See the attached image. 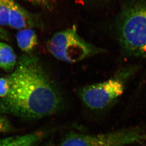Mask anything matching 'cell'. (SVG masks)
<instances>
[{
  "label": "cell",
  "mask_w": 146,
  "mask_h": 146,
  "mask_svg": "<svg viewBox=\"0 0 146 146\" xmlns=\"http://www.w3.org/2000/svg\"><path fill=\"white\" fill-rule=\"evenodd\" d=\"M7 78L10 90L0 99V112L38 119L56 113L63 106L60 91L35 55H23Z\"/></svg>",
  "instance_id": "6da1fadb"
},
{
  "label": "cell",
  "mask_w": 146,
  "mask_h": 146,
  "mask_svg": "<svg viewBox=\"0 0 146 146\" xmlns=\"http://www.w3.org/2000/svg\"><path fill=\"white\" fill-rule=\"evenodd\" d=\"M118 39L127 53L146 59V4L126 7L117 23Z\"/></svg>",
  "instance_id": "7a4b0ae2"
},
{
  "label": "cell",
  "mask_w": 146,
  "mask_h": 146,
  "mask_svg": "<svg viewBox=\"0 0 146 146\" xmlns=\"http://www.w3.org/2000/svg\"><path fill=\"white\" fill-rule=\"evenodd\" d=\"M48 49L56 59L74 63L94 55L103 53L104 48L89 43L77 32L76 26L58 31L48 41Z\"/></svg>",
  "instance_id": "3957f363"
},
{
  "label": "cell",
  "mask_w": 146,
  "mask_h": 146,
  "mask_svg": "<svg viewBox=\"0 0 146 146\" xmlns=\"http://www.w3.org/2000/svg\"><path fill=\"white\" fill-rule=\"evenodd\" d=\"M135 71L133 67L125 68L105 81L83 86L79 90L78 96L92 110L106 108L122 96L126 82Z\"/></svg>",
  "instance_id": "277c9868"
},
{
  "label": "cell",
  "mask_w": 146,
  "mask_h": 146,
  "mask_svg": "<svg viewBox=\"0 0 146 146\" xmlns=\"http://www.w3.org/2000/svg\"><path fill=\"white\" fill-rule=\"evenodd\" d=\"M144 141L145 131L131 128L98 134L70 132L63 139L60 146H126Z\"/></svg>",
  "instance_id": "5b68a950"
},
{
  "label": "cell",
  "mask_w": 146,
  "mask_h": 146,
  "mask_svg": "<svg viewBox=\"0 0 146 146\" xmlns=\"http://www.w3.org/2000/svg\"><path fill=\"white\" fill-rule=\"evenodd\" d=\"M8 4L9 25L11 28L20 30L34 28H44L43 21L39 14L29 13L15 0H8Z\"/></svg>",
  "instance_id": "8992f818"
},
{
  "label": "cell",
  "mask_w": 146,
  "mask_h": 146,
  "mask_svg": "<svg viewBox=\"0 0 146 146\" xmlns=\"http://www.w3.org/2000/svg\"><path fill=\"white\" fill-rule=\"evenodd\" d=\"M51 131H38L25 135L0 139V146H35L48 137Z\"/></svg>",
  "instance_id": "52a82bcc"
},
{
  "label": "cell",
  "mask_w": 146,
  "mask_h": 146,
  "mask_svg": "<svg viewBox=\"0 0 146 146\" xmlns=\"http://www.w3.org/2000/svg\"><path fill=\"white\" fill-rule=\"evenodd\" d=\"M19 48L27 54H30L38 44V36L33 29L20 30L16 34Z\"/></svg>",
  "instance_id": "ba28073f"
},
{
  "label": "cell",
  "mask_w": 146,
  "mask_h": 146,
  "mask_svg": "<svg viewBox=\"0 0 146 146\" xmlns=\"http://www.w3.org/2000/svg\"><path fill=\"white\" fill-rule=\"evenodd\" d=\"M16 56L11 46L0 41V68L6 72H11L17 64Z\"/></svg>",
  "instance_id": "9c48e42d"
},
{
  "label": "cell",
  "mask_w": 146,
  "mask_h": 146,
  "mask_svg": "<svg viewBox=\"0 0 146 146\" xmlns=\"http://www.w3.org/2000/svg\"><path fill=\"white\" fill-rule=\"evenodd\" d=\"M9 11L8 0H0V26L9 25Z\"/></svg>",
  "instance_id": "30bf717a"
},
{
  "label": "cell",
  "mask_w": 146,
  "mask_h": 146,
  "mask_svg": "<svg viewBox=\"0 0 146 146\" xmlns=\"http://www.w3.org/2000/svg\"><path fill=\"white\" fill-rule=\"evenodd\" d=\"M34 5L37 6L43 9L51 10L53 9L55 0H26Z\"/></svg>",
  "instance_id": "8fae6325"
},
{
  "label": "cell",
  "mask_w": 146,
  "mask_h": 146,
  "mask_svg": "<svg viewBox=\"0 0 146 146\" xmlns=\"http://www.w3.org/2000/svg\"><path fill=\"white\" fill-rule=\"evenodd\" d=\"M10 90L9 81L6 78H0V97L4 98L7 96Z\"/></svg>",
  "instance_id": "7c38bea8"
},
{
  "label": "cell",
  "mask_w": 146,
  "mask_h": 146,
  "mask_svg": "<svg viewBox=\"0 0 146 146\" xmlns=\"http://www.w3.org/2000/svg\"><path fill=\"white\" fill-rule=\"evenodd\" d=\"M11 129L8 121L3 117L0 116V132H7Z\"/></svg>",
  "instance_id": "4fadbf2b"
},
{
  "label": "cell",
  "mask_w": 146,
  "mask_h": 146,
  "mask_svg": "<svg viewBox=\"0 0 146 146\" xmlns=\"http://www.w3.org/2000/svg\"><path fill=\"white\" fill-rule=\"evenodd\" d=\"M84 1V2H100V1H105L106 0H81Z\"/></svg>",
  "instance_id": "5bb4252c"
},
{
  "label": "cell",
  "mask_w": 146,
  "mask_h": 146,
  "mask_svg": "<svg viewBox=\"0 0 146 146\" xmlns=\"http://www.w3.org/2000/svg\"><path fill=\"white\" fill-rule=\"evenodd\" d=\"M42 146H56L53 143V142H49L45 144Z\"/></svg>",
  "instance_id": "9a60e30c"
},
{
  "label": "cell",
  "mask_w": 146,
  "mask_h": 146,
  "mask_svg": "<svg viewBox=\"0 0 146 146\" xmlns=\"http://www.w3.org/2000/svg\"><path fill=\"white\" fill-rule=\"evenodd\" d=\"M5 34L4 31H3L1 30V29H0V38H3V37H5Z\"/></svg>",
  "instance_id": "2e32d148"
},
{
  "label": "cell",
  "mask_w": 146,
  "mask_h": 146,
  "mask_svg": "<svg viewBox=\"0 0 146 146\" xmlns=\"http://www.w3.org/2000/svg\"><path fill=\"white\" fill-rule=\"evenodd\" d=\"M143 146H146V143H145V145H144Z\"/></svg>",
  "instance_id": "e0dca14e"
},
{
  "label": "cell",
  "mask_w": 146,
  "mask_h": 146,
  "mask_svg": "<svg viewBox=\"0 0 146 146\" xmlns=\"http://www.w3.org/2000/svg\"><path fill=\"white\" fill-rule=\"evenodd\" d=\"M0 29H1V28H0Z\"/></svg>",
  "instance_id": "ac0fdd59"
}]
</instances>
